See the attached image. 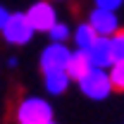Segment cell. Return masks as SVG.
<instances>
[{
    "instance_id": "obj_3",
    "label": "cell",
    "mask_w": 124,
    "mask_h": 124,
    "mask_svg": "<svg viewBox=\"0 0 124 124\" xmlns=\"http://www.w3.org/2000/svg\"><path fill=\"white\" fill-rule=\"evenodd\" d=\"M2 36H5V41L12 43V46H24V43H29L31 36H33V26H31L26 12H15V15H10L5 29H2Z\"/></svg>"
},
{
    "instance_id": "obj_9",
    "label": "cell",
    "mask_w": 124,
    "mask_h": 124,
    "mask_svg": "<svg viewBox=\"0 0 124 124\" xmlns=\"http://www.w3.org/2000/svg\"><path fill=\"white\" fill-rule=\"evenodd\" d=\"M74 41H77L79 50H88V48L98 41V33L91 24H79L77 26V33H74Z\"/></svg>"
},
{
    "instance_id": "obj_13",
    "label": "cell",
    "mask_w": 124,
    "mask_h": 124,
    "mask_svg": "<svg viewBox=\"0 0 124 124\" xmlns=\"http://www.w3.org/2000/svg\"><path fill=\"white\" fill-rule=\"evenodd\" d=\"M48 33H50V38H53V43H62V41H64V38L69 36V29H67L64 24H60V22H57V24H55L53 29L48 31Z\"/></svg>"
},
{
    "instance_id": "obj_4",
    "label": "cell",
    "mask_w": 124,
    "mask_h": 124,
    "mask_svg": "<svg viewBox=\"0 0 124 124\" xmlns=\"http://www.w3.org/2000/svg\"><path fill=\"white\" fill-rule=\"evenodd\" d=\"M26 17H29L33 31H50L55 24H57V15H55V7L48 2V0H38L33 2L29 10H26Z\"/></svg>"
},
{
    "instance_id": "obj_7",
    "label": "cell",
    "mask_w": 124,
    "mask_h": 124,
    "mask_svg": "<svg viewBox=\"0 0 124 124\" xmlns=\"http://www.w3.org/2000/svg\"><path fill=\"white\" fill-rule=\"evenodd\" d=\"M86 53H88V57H91L93 67L105 69V67H112V64H115V55H112V43H110V38L98 36V41H95Z\"/></svg>"
},
{
    "instance_id": "obj_2",
    "label": "cell",
    "mask_w": 124,
    "mask_h": 124,
    "mask_svg": "<svg viewBox=\"0 0 124 124\" xmlns=\"http://www.w3.org/2000/svg\"><path fill=\"white\" fill-rule=\"evenodd\" d=\"M79 88L84 95H88L93 100H103L112 93V81H110V74L105 69L93 67L84 79H79Z\"/></svg>"
},
{
    "instance_id": "obj_5",
    "label": "cell",
    "mask_w": 124,
    "mask_h": 124,
    "mask_svg": "<svg viewBox=\"0 0 124 124\" xmlns=\"http://www.w3.org/2000/svg\"><path fill=\"white\" fill-rule=\"evenodd\" d=\"M72 57V53L62 43H53L43 50L41 55V72L50 74V72H67V62Z\"/></svg>"
},
{
    "instance_id": "obj_15",
    "label": "cell",
    "mask_w": 124,
    "mask_h": 124,
    "mask_svg": "<svg viewBox=\"0 0 124 124\" xmlns=\"http://www.w3.org/2000/svg\"><path fill=\"white\" fill-rule=\"evenodd\" d=\"M10 15H12V12H7V10H5V7L0 5V31L5 29V24H7V19H10Z\"/></svg>"
},
{
    "instance_id": "obj_14",
    "label": "cell",
    "mask_w": 124,
    "mask_h": 124,
    "mask_svg": "<svg viewBox=\"0 0 124 124\" xmlns=\"http://www.w3.org/2000/svg\"><path fill=\"white\" fill-rule=\"evenodd\" d=\"M124 0H95V7H100V10H117L119 5H122Z\"/></svg>"
},
{
    "instance_id": "obj_6",
    "label": "cell",
    "mask_w": 124,
    "mask_h": 124,
    "mask_svg": "<svg viewBox=\"0 0 124 124\" xmlns=\"http://www.w3.org/2000/svg\"><path fill=\"white\" fill-rule=\"evenodd\" d=\"M88 24H91L93 29H95V33L103 36V38H112V36L119 31V22H117V15H115L112 10H100V7H95L91 12Z\"/></svg>"
},
{
    "instance_id": "obj_11",
    "label": "cell",
    "mask_w": 124,
    "mask_h": 124,
    "mask_svg": "<svg viewBox=\"0 0 124 124\" xmlns=\"http://www.w3.org/2000/svg\"><path fill=\"white\" fill-rule=\"evenodd\" d=\"M110 81H112V91L124 93V62H115L110 67Z\"/></svg>"
},
{
    "instance_id": "obj_10",
    "label": "cell",
    "mask_w": 124,
    "mask_h": 124,
    "mask_svg": "<svg viewBox=\"0 0 124 124\" xmlns=\"http://www.w3.org/2000/svg\"><path fill=\"white\" fill-rule=\"evenodd\" d=\"M43 79H46V88L50 93H62L64 88H67V84H69V74L67 72H50V74H43Z\"/></svg>"
},
{
    "instance_id": "obj_12",
    "label": "cell",
    "mask_w": 124,
    "mask_h": 124,
    "mask_svg": "<svg viewBox=\"0 0 124 124\" xmlns=\"http://www.w3.org/2000/svg\"><path fill=\"white\" fill-rule=\"evenodd\" d=\"M110 43H112V55H115V62H124V29H119L112 38H110Z\"/></svg>"
},
{
    "instance_id": "obj_8",
    "label": "cell",
    "mask_w": 124,
    "mask_h": 124,
    "mask_svg": "<svg viewBox=\"0 0 124 124\" xmlns=\"http://www.w3.org/2000/svg\"><path fill=\"white\" fill-rule=\"evenodd\" d=\"M91 69H93V62H91V57H88L86 50L72 53V57H69V62H67V74H69V79L79 81V79L86 77Z\"/></svg>"
},
{
    "instance_id": "obj_1",
    "label": "cell",
    "mask_w": 124,
    "mask_h": 124,
    "mask_svg": "<svg viewBox=\"0 0 124 124\" xmlns=\"http://www.w3.org/2000/svg\"><path fill=\"white\" fill-rule=\"evenodd\" d=\"M17 124H53V110L41 98H24L15 105Z\"/></svg>"
},
{
    "instance_id": "obj_16",
    "label": "cell",
    "mask_w": 124,
    "mask_h": 124,
    "mask_svg": "<svg viewBox=\"0 0 124 124\" xmlns=\"http://www.w3.org/2000/svg\"><path fill=\"white\" fill-rule=\"evenodd\" d=\"M53 124H55V122H53Z\"/></svg>"
}]
</instances>
